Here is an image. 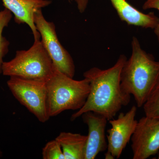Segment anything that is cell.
Listing matches in <instances>:
<instances>
[{"label":"cell","mask_w":159,"mask_h":159,"mask_svg":"<svg viewBox=\"0 0 159 159\" xmlns=\"http://www.w3.org/2000/svg\"><path fill=\"white\" fill-rule=\"evenodd\" d=\"M133 159H146L159 152V119L141 118L131 139Z\"/></svg>","instance_id":"7"},{"label":"cell","mask_w":159,"mask_h":159,"mask_svg":"<svg viewBox=\"0 0 159 159\" xmlns=\"http://www.w3.org/2000/svg\"><path fill=\"white\" fill-rule=\"evenodd\" d=\"M157 158L159 159V153H158V158Z\"/></svg>","instance_id":"20"},{"label":"cell","mask_w":159,"mask_h":159,"mask_svg":"<svg viewBox=\"0 0 159 159\" xmlns=\"http://www.w3.org/2000/svg\"><path fill=\"white\" fill-rule=\"evenodd\" d=\"M47 106L51 117L66 110L78 111L85 104L90 86L87 78L75 80L57 69L47 81Z\"/></svg>","instance_id":"3"},{"label":"cell","mask_w":159,"mask_h":159,"mask_svg":"<svg viewBox=\"0 0 159 159\" xmlns=\"http://www.w3.org/2000/svg\"><path fill=\"white\" fill-rule=\"evenodd\" d=\"M3 6L14 15L18 24H27L34 35V39H40L34 21V13L38 10L49 6L51 0H2Z\"/></svg>","instance_id":"10"},{"label":"cell","mask_w":159,"mask_h":159,"mask_svg":"<svg viewBox=\"0 0 159 159\" xmlns=\"http://www.w3.org/2000/svg\"><path fill=\"white\" fill-rule=\"evenodd\" d=\"M42 155L43 159H65L62 148L56 139L46 144L43 148Z\"/></svg>","instance_id":"15"},{"label":"cell","mask_w":159,"mask_h":159,"mask_svg":"<svg viewBox=\"0 0 159 159\" xmlns=\"http://www.w3.org/2000/svg\"><path fill=\"white\" fill-rule=\"evenodd\" d=\"M105 158L106 159H115V158L111 154L107 151L106 153L105 154Z\"/></svg>","instance_id":"18"},{"label":"cell","mask_w":159,"mask_h":159,"mask_svg":"<svg viewBox=\"0 0 159 159\" xmlns=\"http://www.w3.org/2000/svg\"><path fill=\"white\" fill-rule=\"evenodd\" d=\"M71 1V0H69ZM89 0H74L77 5V9L80 13L85 11Z\"/></svg>","instance_id":"17"},{"label":"cell","mask_w":159,"mask_h":159,"mask_svg":"<svg viewBox=\"0 0 159 159\" xmlns=\"http://www.w3.org/2000/svg\"><path fill=\"white\" fill-rule=\"evenodd\" d=\"M2 151L0 150V157H2Z\"/></svg>","instance_id":"19"},{"label":"cell","mask_w":159,"mask_h":159,"mask_svg":"<svg viewBox=\"0 0 159 159\" xmlns=\"http://www.w3.org/2000/svg\"><path fill=\"white\" fill-rule=\"evenodd\" d=\"M56 67L39 39L27 51H16L11 61L3 62L2 74L4 76L46 81L54 74Z\"/></svg>","instance_id":"4"},{"label":"cell","mask_w":159,"mask_h":159,"mask_svg":"<svg viewBox=\"0 0 159 159\" xmlns=\"http://www.w3.org/2000/svg\"><path fill=\"white\" fill-rule=\"evenodd\" d=\"M143 107L145 116L159 119V82Z\"/></svg>","instance_id":"14"},{"label":"cell","mask_w":159,"mask_h":159,"mask_svg":"<svg viewBox=\"0 0 159 159\" xmlns=\"http://www.w3.org/2000/svg\"><path fill=\"white\" fill-rule=\"evenodd\" d=\"M87 135L62 132L56 137L65 159H84Z\"/></svg>","instance_id":"12"},{"label":"cell","mask_w":159,"mask_h":159,"mask_svg":"<svg viewBox=\"0 0 159 159\" xmlns=\"http://www.w3.org/2000/svg\"><path fill=\"white\" fill-rule=\"evenodd\" d=\"M131 47V55L121 70L120 84L124 92L133 96L137 107H141L159 82V61L142 48L134 36Z\"/></svg>","instance_id":"2"},{"label":"cell","mask_w":159,"mask_h":159,"mask_svg":"<svg viewBox=\"0 0 159 159\" xmlns=\"http://www.w3.org/2000/svg\"><path fill=\"white\" fill-rule=\"evenodd\" d=\"M81 116L88 127L84 159H94L98 154L107 150L105 131L108 120L93 111L84 113Z\"/></svg>","instance_id":"9"},{"label":"cell","mask_w":159,"mask_h":159,"mask_svg":"<svg viewBox=\"0 0 159 159\" xmlns=\"http://www.w3.org/2000/svg\"><path fill=\"white\" fill-rule=\"evenodd\" d=\"M135 106L126 113L119 114L116 119L109 120L111 127L107 130V151L119 159L133 134L138 121L136 120Z\"/></svg>","instance_id":"8"},{"label":"cell","mask_w":159,"mask_h":159,"mask_svg":"<svg viewBox=\"0 0 159 159\" xmlns=\"http://www.w3.org/2000/svg\"><path fill=\"white\" fill-rule=\"evenodd\" d=\"M110 1L121 20L129 25L154 29L159 24V18L153 12L143 13L126 0Z\"/></svg>","instance_id":"11"},{"label":"cell","mask_w":159,"mask_h":159,"mask_svg":"<svg viewBox=\"0 0 159 159\" xmlns=\"http://www.w3.org/2000/svg\"><path fill=\"white\" fill-rule=\"evenodd\" d=\"M7 84L15 98L40 122L44 123L50 119L46 81L10 77Z\"/></svg>","instance_id":"5"},{"label":"cell","mask_w":159,"mask_h":159,"mask_svg":"<svg viewBox=\"0 0 159 159\" xmlns=\"http://www.w3.org/2000/svg\"><path fill=\"white\" fill-rule=\"evenodd\" d=\"M127 59L124 54H121L109 68L93 67L84 73V78L89 81V93L82 108L72 114L71 121L88 111L99 114L109 121L123 107L128 105L131 95L124 92L120 84L121 70Z\"/></svg>","instance_id":"1"},{"label":"cell","mask_w":159,"mask_h":159,"mask_svg":"<svg viewBox=\"0 0 159 159\" xmlns=\"http://www.w3.org/2000/svg\"><path fill=\"white\" fill-rule=\"evenodd\" d=\"M34 21L42 38L41 41L56 68L62 74L74 78L75 73L74 60L60 42L54 23L45 19L42 9L34 13Z\"/></svg>","instance_id":"6"},{"label":"cell","mask_w":159,"mask_h":159,"mask_svg":"<svg viewBox=\"0 0 159 159\" xmlns=\"http://www.w3.org/2000/svg\"><path fill=\"white\" fill-rule=\"evenodd\" d=\"M142 9L144 10L156 9L159 11V0H145L142 6ZM154 31L159 43V23L156 27L154 29Z\"/></svg>","instance_id":"16"},{"label":"cell","mask_w":159,"mask_h":159,"mask_svg":"<svg viewBox=\"0 0 159 159\" xmlns=\"http://www.w3.org/2000/svg\"><path fill=\"white\" fill-rule=\"evenodd\" d=\"M12 17V13L8 9L5 8L0 11V74H2L3 58L9 52L10 44L9 41L3 36V31L8 26Z\"/></svg>","instance_id":"13"}]
</instances>
